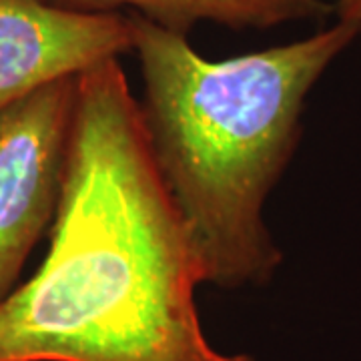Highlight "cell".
Wrapping results in <instances>:
<instances>
[{
  "label": "cell",
  "mask_w": 361,
  "mask_h": 361,
  "mask_svg": "<svg viewBox=\"0 0 361 361\" xmlns=\"http://www.w3.org/2000/svg\"><path fill=\"white\" fill-rule=\"evenodd\" d=\"M80 13H133L187 37L199 23L231 30H269L287 23H323L334 16L327 0H47Z\"/></svg>",
  "instance_id": "obj_5"
},
{
  "label": "cell",
  "mask_w": 361,
  "mask_h": 361,
  "mask_svg": "<svg viewBox=\"0 0 361 361\" xmlns=\"http://www.w3.org/2000/svg\"><path fill=\"white\" fill-rule=\"evenodd\" d=\"M77 94L66 77L0 111V303L56 215Z\"/></svg>",
  "instance_id": "obj_3"
},
{
  "label": "cell",
  "mask_w": 361,
  "mask_h": 361,
  "mask_svg": "<svg viewBox=\"0 0 361 361\" xmlns=\"http://www.w3.org/2000/svg\"><path fill=\"white\" fill-rule=\"evenodd\" d=\"M130 14L142 75V129L193 235L205 283L261 287L283 263L263 211L295 155L313 87L355 35L307 39L209 61L187 37Z\"/></svg>",
  "instance_id": "obj_2"
},
{
  "label": "cell",
  "mask_w": 361,
  "mask_h": 361,
  "mask_svg": "<svg viewBox=\"0 0 361 361\" xmlns=\"http://www.w3.org/2000/svg\"><path fill=\"white\" fill-rule=\"evenodd\" d=\"M193 235L118 59L78 75L49 253L0 303V361H255L207 341Z\"/></svg>",
  "instance_id": "obj_1"
},
{
  "label": "cell",
  "mask_w": 361,
  "mask_h": 361,
  "mask_svg": "<svg viewBox=\"0 0 361 361\" xmlns=\"http://www.w3.org/2000/svg\"><path fill=\"white\" fill-rule=\"evenodd\" d=\"M130 14L47 0H0V111L35 90L133 51Z\"/></svg>",
  "instance_id": "obj_4"
},
{
  "label": "cell",
  "mask_w": 361,
  "mask_h": 361,
  "mask_svg": "<svg viewBox=\"0 0 361 361\" xmlns=\"http://www.w3.org/2000/svg\"><path fill=\"white\" fill-rule=\"evenodd\" d=\"M334 16L336 23L348 26L355 39H361V0H336Z\"/></svg>",
  "instance_id": "obj_6"
}]
</instances>
